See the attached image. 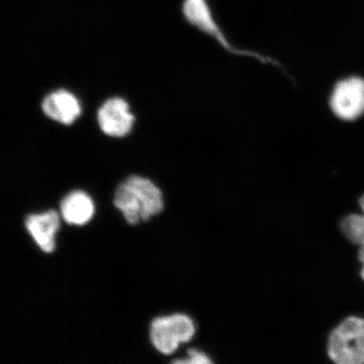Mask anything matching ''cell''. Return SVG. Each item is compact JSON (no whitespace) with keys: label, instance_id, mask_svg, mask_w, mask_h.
I'll use <instances>...</instances> for the list:
<instances>
[{"label":"cell","instance_id":"cell-1","mask_svg":"<svg viewBox=\"0 0 364 364\" xmlns=\"http://www.w3.org/2000/svg\"><path fill=\"white\" fill-rule=\"evenodd\" d=\"M113 203L131 225L148 221L164 208L161 191L151 181L139 176H129L118 185Z\"/></svg>","mask_w":364,"mask_h":364},{"label":"cell","instance_id":"cell-2","mask_svg":"<svg viewBox=\"0 0 364 364\" xmlns=\"http://www.w3.org/2000/svg\"><path fill=\"white\" fill-rule=\"evenodd\" d=\"M182 11H183L186 19L191 24L216 41L218 44L227 53L237 57L257 59L258 61L262 63H269V65L275 66L279 65V62L276 61L275 59L257 52L250 51V50L239 48L232 44L220 26L218 25L215 18H213L207 0H185L183 10Z\"/></svg>","mask_w":364,"mask_h":364},{"label":"cell","instance_id":"cell-3","mask_svg":"<svg viewBox=\"0 0 364 364\" xmlns=\"http://www.w3.org/2000/svg\"><path fill=\"white\" fill-rule=\"evenodd\" d=\"M327 353L338 364H364V320L349 317L331 332Z\"/></svg>","mask_w":364,"mask_h":364},{"label":"cell","instance_id":"cell-4","mask_svg":"<svg viewBox=\"0 0 364 364\" xmlns=\"http://www.w3.org/2000/svg\"><path fill=\"white\" fill-rule=\"evenodd\" d=\"M196 328L189 316L175 314L154 318L150 325V341L159 352L170 355L181 343H188L193 338Z\"/></svg>","mask_w":364,"mask_h":364},{"label":"cell","instance_id":"cell-5","mask_svg":"<svg viewBox=\"0 0 364 364\" xmlns=\"http://www.w3.org/2000/svg\"><path fill=\"white\" fill-rule=\"evenodd\" d=\"M331 111L341 120L352 121L364 112V80L359 77L341 80L330 99Z\"/></svg>","mask_w":364,"mask_h":364},{"label":"cell","instance_id":"cell-6","mask_svg":"<svg viewBox=\"0 0 364 364\" xmlns=\"http://www.w3.org/2000/svg\"><path fill=\"white\" fill-rule=\"evenodd\" d=\"M97 118L104 133L112 136L129 134L134 121L129 104L118 97L107 100L99 109Z\"/></svg>","mask_w":364,"mask_h":364},{"label":"cell","instance_id":"cell-7","mask_svg":"<svg viewBox=\"0 0 364 364\" xmlns=\"http://www.w3.org/2000/svg\"><path fill=\"white\" fill-rule=\"evenodd\" d=\"M59 225L58 213L53 209L41 215L27 216L25 221L27 231L45 253H52L55 249V235Z\"/></svg>","mask_w":364,"mask_h":364},{"label":"cell","instance_id":"cell-8","mask_svg":"<svg viewBox=\"0 0 364 364\" xmlns=\"http://www.w3.org/2000/svg\"><path fill=\"white\" fill-rule=\"evenodd\" d=\"M42 107L46 116L65 125L72 124L81 112L78 100L65 90L48 95L43 100Z\"/></svg>","mask_w":364,"mask_h":364},{"label":"cell","instance_id":"cell-9","mask_svg":"<svg viewBox=\"0 0 364 364\" xmlns=\"http://www.w3.org/2000/svg\"><path fill=\"white\" fill-rule=\"evenodd\" d=\"M94 203L82 191H74L65 196L60 203L61 215L68 224L83 225L93 217Z\"/></svg>","mask_w":364,"mask_h":364},{"label":"cell","instance_id":"cell-10","mask_svg":"<svg viewBox=\"0 0 364 364\" xmlns=\"http://www.w3.org/2000/svg\"><path fill=\"white\" fill-rule=\"evenodd\" d=\"M341 230L353 243L364 245V215H351L341 222Z\"/></svg>","mask_w":364,"mask_h":364},{"label":"cell","instance_id":"cell-11","mask_svg":"<svg viewBox=\"0 0 364 364\" xmlns=\"http://www.w3.org/2000/svg\"><path fill=\"white\" fill-rule=\"evenodd\" d=\"M188 357L186 359H180V360H175L174 363H194V364H204L212 363L210 358L203 352L198 351L197 349L188 350Z\"/></svg>","mask_w":364,"mask_h":364},{"label":"cell","instance_id":"cell-12","mask_svg":"<svg viewBox=\"0 0 364 364\" xmlns=\"http://www.w3.org/2000/svg\"><path fill=\"white\" fill-rule=\"evenodd\" d=\"M359 260H360L363 268L361 271V277H363V279L364 280V245H362L360 250H359L358 253Z\"/></svg>","mask_w":364,"mask_h":364},{"label":"cell","instance_id":"cell-13","mask_svg":"<svg viewBox=\"0 0 364 364\" xmlns=\"http://www.w3.org/2000/svg\"><path fill=\"white\" fill-rule=\"evenodd\" d=\"M359 204H360V207L362 208V210H363V215H364V195L360 198V200H359Z\"/></svg>","mask_w":364,"mask_h":364}]
</instances>
